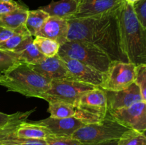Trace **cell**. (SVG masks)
Wrapping results in <instances>:
<instances>
[{
	"label": "cell",
	"mask_w": 146,
	"mask_h": 145,
	"mask_svg": "<svg viewBox=\"0 0 146 145\" xmlns=\"http://www.w3.org/2000/svg\"><path fill=\"white\" fill-rule=\"evenodd\" d=\"M117 10L98 16L67 20L68 41L89 43L106 53L111 61L128 62L120 43Z\"/></svg>",
	"instance_id": "obj_1"
},
{
	"label": "cell",
	"mask_w": 146,
	"mask_h": 145,
	"mask_svg": "<svg viewBox=\"0 0 146 145\" xmlns=\"http://www.w3.org/2000/svg\"><path fill=\"white\" fill-rule=\"evenodd\" d=\"M116 16L121 46L128 62L146 64V29L138 22L133 4L124 0Z\"/></svg>",
	"instance_id": "obj_2"
},
{
	"label": "cell",
	"mask_w": 146,
	"mask_h": 145,
	"mask_svg": "<svg viewBox=\"0 0 146 145\" xmlns=\"http://www.w3.org/2000/svg\"><path fill=\"white\" fill-rule=\"evenodd\" d=\"M0 85L10 92L41 99L50 88L51 80L36 72L30 65L19 63L0 75Z\"/></svg>",
	"instance_id": "obj_3"
},
{
	"label": "cell",
	"mask_w": 146,
	"mask_h": 145,
	"mask_svg": "<svg viewBox=\"0 0 146 145\" xmlns=\"http://www.w3.org/2000/svg\"><path fill=\"white\" fill-rule=\"evenodd\" d=\"M58 55L76 60L102 73L106 72L112 61L98 47L81 41H66L60 45Z\"/></svg>",
	"instance_id": "obj_4"
},
{
	"label": "cell",
	"mask_w": 146,
	"mask_h": 145,
	"mask_svg": "<svg viewBox=\"0 0 146 145\" xmlns=\"http://www.w3.org/2000/svg\"><path fill=\"white\" fill-rule=\"evenodd\" d=\"M108 114L101 122L84 125L77 129L71 137L81 144H96L106 141L117 140L128 130Z\"/></svg>",
	"instance_id": "obj_5"
},
{
	"label": "cell",
	"mask_w": 146,
	"mask_h": 145,
	"mask_svg": "<svg viewBox=\"0 0 146 145\" xmlns=\"http://www.w3.org/2000/svg\"><path fill=\"white\" fill-rule=\"evenodd\" d=\"M74 105V117L84 125L101 122L108 115L107 99L104 90L101 88L86 92Z\"/></svg>",
	"instance_id": "obj_6"
},
{
	"label": "cell",
	"mask_w": 146,
	"mask_h": 145,
	"mask_svg": "<svg viewBox=\"0 0 146 145\" xmlns=\"http://www.w3.org/2000/svg\"><path fill=\"white\" fill-rule=\"evenodd\" d=\"M97 87L80 82L73 78L54 80L51 81L50 88L42 95L41 99L47 102L58 101L75 105L86 92Z\"/></svg>",
	"instance_id": "obj_7"
},
{
	"label": "cell",
	"mask_w": 146,
	"mask_h": 145,
	"mask_svg": "<svg viewBox=\"0 0 146 145\" xmlns=\"http://www.w3.org/2000/svg\"><path fill=\"white\" fill-rule=\"evenodd\" d=\"M135 65L131 62L112 61L106 72L104 73L101 89L118 91L128 88L134 82Z\"/></svg>",
	"instance_id": "obj_8"
},
{
	"label": "cell",
	"mask_w": 146,
	"mask_h": 145,
	"mask_svg": "<svg viewBox=\"0 0 146 145\" xmlns=\"http://www.w3.org/2000/svg\"><path fill=\"white\" fill-rule=\"evenodd\" d=\"M108 114L119 123L130 129L145 133L146 102L141 101L129 107L108 110Z\"/></svg>",
	"instance_id": "obj_9"
},
{
	"label": "cell",
	"mask_w": 146,
	"mask_h": 145,
	"mask_svg": "<svg viewBox=\"0 0 146 145\" xmlns=\"http://www.w3.org/2000/svg\"><path fill=\"white\" fill-rule=\"evenodd\" d=\"M123 1L124 0H80L76 11L70 19L98 16L113 12Z\"/></svg>",
	"instance_id": "obj_10"
},
{
	"label": "cell",
	"mask_w": 146,
	"mask_h": 145,
	"mask_svg": "<svg viewBox=\"0 0 146 145\" xmlns=\"http://www.w3.org/2000/svg\"><path fill=\"white\" fill-rule=\"evenodd\" d=\"M60 58L64 61L73 79L96 87L101 86L104 73L75 59L66 57Z\"/></svg>",
	"instance_id": "obj_11"
},
{
	"label": "cell",
	"mask_w": 146,
	"mask_h": 145,
	"mask_svg": "<svg viewBox=\"0 0 146 145\" xmlns=\"http://www.w3.org/2000/svg\"><path fill=\"white\" fill-rule=\"evenodd\" d=\"M104 91L106 95L108 110L127 107L138 102L145 101L139 88L135 82L121 90Z\"/></svg>",
	"instance_id": "obj_12"
},
{
	"label": "cell",
	"mask_w": 146,
	"mask_h": 145,
	"mask_svg": "<svg viewBox=\"0 0 146 145\" xmlns=\"http://www.w3.org/2000/svg\"><path fill=\"white\" fill-rule=\"evenodd\" d=\"M33 70L49 80L72 78L64 61L58 55L46 57L41 62L35 65H30Z\"/></svg>",
	"instance_id": "obj_13"
},
{
	"label": "cell",
	"mask_w": 146,
	"mask_h": 145,
	"mask_svg": "<svg viewBox=\"0 0 146 145\" xmlns=\"http://www.w3.org/2000/svg\"><path fill=\"white\" fill-rule=\"evenodd\" d=\"M34 122L46 127L54 136L65 137H71L77 129L84 125L81 121L74 117L67 118H54L49 117L44 119Z\"/></svg>",
	"instance_id": "obj_14"
},
{
	"label": "cell",
	"mask_w": 146,
	"mask_h": 145,
	"mask_svg": "<svg viewBox=\"0 0 146 145\" xmlns=\"http://www.w3.org/2000/svg\"><path fill=\"white\" fill-rule=\"evenodd\" d=\"M68 32L67 20L56 16H48L38 30L36 36L54 40L61 45L68 41Z\"/></svg>",
	"instance_id": "obj_15"
},
{
	"label": "cell",
	"mask_w": 146,
	"mask_h": 145,
	"mask_svg": "<svg viewBox=\"0 0 146 145\" xmlns=\"http://www.w3.org/2000/svg\"><path fill=\"white\" fill-rule=\"evenodd\" d=\"M12 132L16 136L27 139L45 140L53 136L50 131L45 127L38 125L34 122L22 120L12 125Z\"/></svg>",
	"instance_id": "obj_16"
},
{
	"label": "cell",
	"mask_w": 146,
	"mask_h": 145,
	"mask_svg": "<svg viewBox=\"0 0 146 145\" xmlns=\"http://www.w3.org/2000/svg\"><path fill=\"white\" fill-rule=\"evenodd\" d=\"M78 4L79 0L53 1L50 4L40 7L39 9L46 12L49 16H56L68 20L76 11Z\"/></svg>",
	"instance_id": "obj_17"
},
{
	"label": "cell",
	"mask_w": 146,
	"mask_h": 145,
	"mask_svg": "<svg viewBox=\"0 0 146 145\" xmlns=\"http://www.w3.org/2000/svg\"><path fill=\"white\" fill-rule=\"evenodd\" d=\"M32 37L30 36L24 39L15 49L12 51L17 54L21 62L28 65L39 63L46 58L35 46L33 43Z\"/></svg>",
	"instance_id": "obj_18"
},
{
	"label": "cell",
	"mask_w": 146,
	"mask_h": 145,
	"mask_svg": "<svg viewBox=\"0 0 146 145\" xmlns=\"http://www.w3.org/2000/svg\"><path fill=\"white\" fill-rule=\"evenodd\" d=\"M27 119H21L11 122L2 128H0V145H46L45 140L27 139L19 138L12 132V125L17 122Z\"/></svg>",
	"instance_id": "obj_19"
},
{
	"label": "cell",
	"mask_w": 146,
	"mask_h": 145,
	"mask_svg": "<svg viewBox=\"0 0 146 145\" xmlns=\"http://www.w3.org/2000/svg\"><path fill=\"white\" fill-rule=\"evenodd\" d=\"M29 9L22 5L20 8L7 14L0 15V26L17 29L25 24Z\"/></svg>",
	"instance_id": "obj_20"
},
{
	"label": "cell",
	"mask_w": 146,
	"mask_h": 145,
	"mask_svg": "<svg viewBox=\"0 0 146 145\" xmlns=\"http://www.w3.org/2000/svg\"><path fill=\"white\" fill-rule=\"evenodd\" d=\"M49 16L46 12L39 8L36 10H29L25 21L26 28L31 36H36L42 24Z\"/></svg>",
	"instance_id": "obj_21"
},
{
	"label": "cell",
	"mask_w": 146,
	"mask_h": 145,
	"mask_svg": "<svg viewBox=\"0 0 146 145\" xmlns=\"http://www.w3.org/2000/svg\"><path fill=\"white\" fill-rule=\"evenodd\" d=\"M48 111L50 113V117L54 118L74 117L76 115L74 105L58 101L48 102Z\"/></svg>",
	"instance_id": "obj_22"
},
{
	"label": "cell",
	"mask_w": 146,
	"mask_h": 145,
	"mask_svg": "<svg viewBox=\"0 0 146 145\" xmlns=\"http://www.w3.org/2000/svg\"><path fill=\"white\" fill-rule=\"evenodd\" d=\"M33 43L38 51L48 58L57 55L60 48V44L54 40L38 36L33 38Z\"/></svg>",
	"instance_id": "obj_23"
},
{
	"label": "cell",
	"mask_w": 146,
	"mask_h": 145,
	"mask_svg": "<svg viewBox=\"0 0 146 145\" xmlns=\"http://www.w3.org/2000/svg\"><path fill=\"white\" fill-rule=\"evenodd\" d=\"M28 31L26 28L25 26H23L19 28L18 31L14 35L10 37L4 42L0 44V49L4 51H12L15 49L24 39L30 36Z\"/></svg>",
	"instance_id": "obj_24"
},
{
	"label": "cell",
	"mask_w": 146,
	"mask_h": 145,
	"mask_svg": "<svg viewBox=\"0 0 146 145\" xmlns=\"http://www.w3.org/2000/svg\"><path fill=\"white\" fill-rule=\"evenodd\" d=\"M118 145H146L145 133L128 129L118 139Z\"/></svg>",
	"instance_id": "obj_25"
},
{
	"label": "cell",
	"mask_w": 146,
	"mask_h": 145,
	"mask_svg": "<svg viewBox=\"0 0 146 145\" xmlns=\"http://www.w3.org/2000/svg\"><path fill=\"white\" fill-rule=\"evenodd\" d=\"M19 63L22 62L15 53L0 49V75Z\"/></svg>",
	"instance_id": "obj_26"
},
{
	"label": "cell",
	"mask_w": 146,
	"mask_h": 145,
	"mask_svg": "<svg viewBox=\"0 0 146 145\" xmlns=\"http://www.w3.org/2000/svg\"><path fill=\"white\" fill-rule=\"evenodd\" d=\"M134 82L138 85L143 98L146 101V64L141 63L135 65Z\"/></svg>",
	"instance_id": "obj_27"
},
{
	"label": "cell",
	"mask_w": 146,
	"mask_h": 145,
	"mask_svg": "<svg viewBox=\"0 0 146 145\" xmlns=\"http://www.w3.org/2000/svg\"><path fill=\"white\" fill-rule=\"evenodd\" d=\"M35 109L27 111V112H18L12 115H7V114L3 113L0 112V128H2L11 122L17 121L21 119H27L28 117L32 113Z\"/></svg>",
	"instance_id": "obj_28"
},
{
	"label": "cell",
	"mask_w": 146,
	"mask_h": 145,
	"mask_svg": "<svg viewBox=\"0 0 146 145\" xmlns=\"http://www.w3.org/2000/svg\"><path fill=\"white\" fill-rule=\"evenodd\" d=\"M135 16L142 27L146 29V0H138L133 4Z\"/></svg>",
	"instance_id": "obj_29"
},
{
	"label": "cell",
	"mask_w": 146,
	"mask_h": 145,
	"mask_svg": "<svg viewBox=\"0 0 146 145\" xmlns=\"http://www.w3.org/2000/svg\"><path fill=\"white\" fill-rule=\"evenodd\" d=\"M46 145H82L81 142L72 137L51 136L45 139Z\"/></svg>",
	"instance_id": "obj_30"
},
{
	"label": "cell",
	"mask_w": 146,
	"mask_h": 145,
	"mask_svg": "<svg viewBox=\"0 0 146 145\" xmlns=\"http://www.w3.org/2000/svg\"><path fill=\"white\" fill-rule=\"evenodd\" d=\"M22 5L13 0H0V15L14 11Z\"/></svg>",
	"instance_id": "obj_31"
},
{
	"label": "cell",
	"mask_w": 146,
	"mask_h": 145,
	"mask_svg": "<svg viewBox=\"0 0 146 145\" xmlns=\"http://www.w3.org/2000/svg\"><path fill=\"white\" fill-rule=\"evenodd\" d=\"M18 29L19 28L17 29H11L6 27L0 26V44L14 35L17 32Z\"/></svg>",
	"instance_id": "obj_32"
},
{
	"label": "cell",
	"mask_w": 146,
	"mask_h": 145,
	"mask_svg": "<svg viewBox=\"0 0 146 145\" xmlns=\"http://www.w3.org/2000/svg\"><path fill=\"white\" fill-rule=\"evenodd\" d=\"M118 140H111L96 144H82V145H118Z\"/></svg>",
	"instance_id": "obj_33"
},
{
	"label": "cell",
	"mask_w": 146,
	"mask_h": 145,
	"mask_svg": "<svg viewBox=\"0 0 146 145\" xmlns=\"http://www.w3.org/2000/svg\"><path fill=\"white\" fill-rule=\"evenodd\" d=\"M125 1H127V2L130 3V4H134V3L135 2V1H138V0H125Z\"/></svg>",
	"instance_id": "obj_34"
},
{
	"label": "cell",
	"mask_w": 146,
	"mask_h": 145,
	"mask_svg": "<svg viewBox=\"0 0 146 145\" xmlns=\"http://www.w3.org/2000/svg\"><path fill=\"white\" fill-rule=\"evenodd\" d=\"M79 1H80V0H79Z\"/></svg>",
	"instance_id": "obj_35"
}]
</instances>
